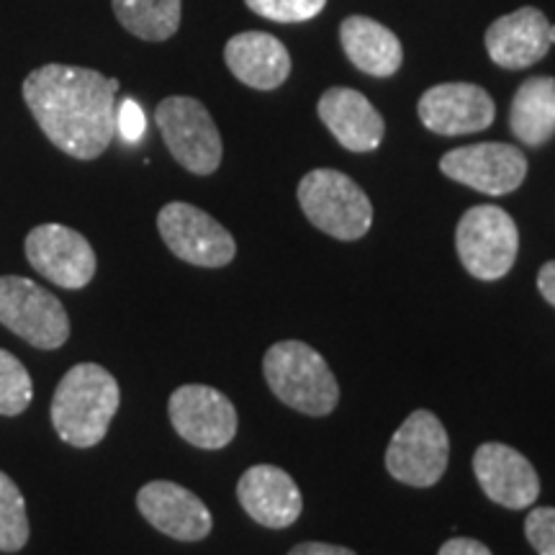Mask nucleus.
Returning <instances> with one entry per match:
<instances>
[{"mask_svg": "<svg viewBox=\"0 0 555 555\" xmlns=\"http://www.w3.org/2000/svg\"><path fill=\"white\" fill-rule=\"evenodd\" d=\"M298 204L319 232L343 242L365 237L373 224V206L365 191L345 172L319 168L298 183Z\"/></svg>", "mask_w": 555, "mask_h": 555, "instance_id": "20e7f679", "label": "nucleus"}, {"mask_svg": "<svg viewBox=\"0 0 555 555\" xmlns=\"http://www.w3.org/2000/svg\"><path fill=\"white\" fill-rule=\"evenodd\" d=\"M538 288L551 307H555V260L545 262L538 273Z\"/></svg>", "mask_w": 555, "mask_h": 555, "instance_id": "c756f323", "label": "nucleus"}, {"mask_svg": "<svg viewBox=\"0 0 555 555\" xmlns=\"http://www.w3.org/2000/svg\"><path fill=\"white\" fill-rule=\"evenodd\" d=\"M339 41H343L347 60L360 73L373 75V78H391L399 73L401 60H404L397 34L367 16L345 18L339 26Z\"/></svg>", "mask_w": 555, "mask_h": 555, "instance_id": "aec40b11", "label": "nucleus"}, {"mask_svg": "<svg viewBox=\"0 0 555 555\" xmlns=\"http://www.w3.org/2000/svg\"><path fill=\"white\" fill-rule=\"evenodd\" d=\"M24 101L54 147L75 159H95L116 137L119 80L88 67L44 65L24 80Z\"/></svg>", "mask_w": 555, "mask_h": 555, "instance_id": "f257e3e1", "label": "nucleus"}, {"mask_svg": "<svg viewBox=\"0 0 555 555\" xmlns=\"http://www.w3.org/2000/svg\"><path fill=\"white\" fill-rule=\"evenodd\" d=\"M450 437L427 409H416L404 420L386 450V468L397 481L427 489L440 481L448 468Z\"/></svg>", "mask_w": 555, "mask_h": 555, "instance_id": "6e6552de", "label": "nucleus"}, {"mask_svg": "<svg viewBox=\"0 0 555 555\" xmlns=\"http://www.w3.org/2000/svg\"><path fill=\"white\" fill-rule=\"evenodd\" d=\"M440 170L486 196H506L525 183L527 157L515 144L481 142L448 152L440 159Z\"/></svg>", "mask_w": 555, "mask_h": 555, "instance_id": "9b49d317", "label": "nucleus"}, {"mask_svg": "<svg viewBox=\"0 0 555 555\" xmlns=\"http://www.w3.org/2000/svg\"><path fill=\"white\" fill-rule=\"evenodd\" d=\"M551 21L543 11L525 5L509 16L496 18L486 31V52L504 69H525L535 65L551 50L547 39Z\"/></svg>", "mask_w": 555, "mask_h": 555, "instance_id": "f3484780", "label": "nucleus"}, {"mask_svg": "<svg viewBox=\"0 0 555 555\" xmlns=\"http://www.w3.org/2000/svg\"><path fill=\"white\" fill-rule=\"evenodd\" d=\"M420 119L429 131L442 137H461L483 131L494 124L496 106L483 88L470 82H442L425 90L420 103Z\"/></svg>", "mask_w": 555, "mask_h": 555, "instance_id": "ddd939ff", "label": "nucleus"}, {"mask_svg": "<svg viewBox=\"0 0 555 555\" xmlns=\"http://www.w3.org/2000/svg\"><path fill=\"white\" fill-rule=\"evenodd\" d=\"M474 474L483 494L506 509H527L540 496V476L519 450L483 442L474 455Z\"/></svg>", "mask_w": 555, "mask_h": 555, "instance_id": "2eb2a0df", "label": "nucleus"}, {"mask_svg": "<svg viewBox=\"0 0 555 555\" xmlns=\"http://www.w3.org/2000/svg\"><path fill=\"white\" fill-rule=\"evenodd\" d=\"M288 555H358L356 551L332 543H298L291 547Z\"/></svg>", "mask_w": 555, "mask_h": 555, "instance_id": "c85d7f7f", "label": "nucleus"}, {"mask_svg": "<svg viewBox=\"0 0 555 555\" xmlns=\"http://www.w3.org/2000/svg\"><path fill=\"white\" fill-rule=\"evenodd\" d=\"M159 237L170 253L198 268H224L237 255V242L198 206L172 201L157 214Z\"/></svg>", "mask_w": 555, "mask_h": 555, "instance_id": "1a4fd4ad", "label": "nucleus"}, {"mask_svg": "<svg viewBox=\"0 0 555 555\" xmlns=\"http://www.w3.org/2000/svg\"><path fill=\"white\" fill-rule=\"evenodd\" d=\"M455 247L463 268L478 281H499L519 253L515 219L499 206H474L455 227Z\"/></svg>", "mask_w": 555, "mask_h": 555, "instance_id": "39448f33", "label": "nucleus"}, {"mask_svg": "<svg viewBox=\"0 0 555 555\" xmlns=\"http://www.w3.org/2000/svg\"><path fill=\"white\" fill-rule=\"evenodd\" d=\"M237 499L242 509L255 522L270 530H286L301 517L304 499L294 478L286 470L260 463L247 468L237 483Z\"/></svg>", "mask_w": 555, "mask_h": 555, "instance_id": "dca6fc26", "label": "nucleus"}, {"mask_svg": "<svg viewBox=\"0 0 555 555\" xmlns=\"http://www.w3.org/2000/svg\"><path fill=\"white\" fill-rule=\"evenodd\" d=\"M168 414L176 433L201 450H221L237 435V409L211 386L189 384L172 391Z\"/></svg>", "mask_w": 555, "mask_h": 555, "instance_id": "9d476101", "label": "nucleus"}, {"mask_svg": "<svg viewBox=\"0 0 555 555\" xmlns=\"http://www.w3.org/2000/svg\"><path fill=\"white\" fill-rule=\"evenodd\" d=\"M247 9L275 24H298L314 18L327 0H245Z\"/></svg>", "mask_w": 555, "mask_h": 555, "instance_id": "393cba45", "label": "nucleus"}, {"mask_svg": "<svg viewBox=\"0 0 555 555\" xmlns=\"http://www.w3.org/2000/svg\"><path fill=\"white\" fill-rule=\"evenodd\" d=\"M29 543V519H26L24 494L13 478L0 470V551L16 553Z\"/></svg>", "mask_w": 555, "mask_h": 555, "instance_id": "5701e85b", "label": "nucleus"}, {"mask_svg": "<svg viewBox=\"0 0 555 555\" xmlns=\"http://www.w3.org/2000/svg\"><path fill=\"white\" fill-rule=\"evenodd\" d=\"M525 535L538 555H555V506H538L525 519Z\"/></svg>", "mask_w": 555, "mask_h": 555, "instance_id": "a878e982", "label": "nucleus"}, {"mask_svg": "<svg viewBox=\"0 0 555 555\" xmlns=\"http://www.w3.org/2000/svg\"><path fill=\"white\" fill-rule=\"evenodd\" d=\"M229 73L255 90L281 88L291 75V54L281 39L266 31H245L227 41Z\"/></svg>", "mask_w": 555, "mask_h": 555, "instance_id": "6ab92c4d", "label": "nucleus"}, {"mask_svg": "<svg viewBox=\"0 0 555 555\" xmlns=\"http://www.w3.org/2000/svg\"><path fill=\"white\" fill-rule=\"evenodd\" d=\"M121 391L103 365L80 363L62 376L52 397V425L62 442L93 448L106 437L119 412Z\"/></svg>", "mask_w": 555, "mask_h": 555, "instance_id": "f03ea898", "label": "nucleus"}, {"mask_svg": "<svg viewBox=\"0 0 555 555\" xmlns=\"http://www.w3.org/2000/svg\"><path fill=\"white\" fill-rule=\"evenodd\" d=\"M509 127L527 147H543L555 137V80H525L512 99Z\"/></svg>", "mask_w": 555, "mask_h": 555, "instance_id": "412c9836", "label": "nucleus"}, {"mask_svg": "<svg viewBox=\"0 0 555 555\" xmlns=\"http://www.w3.org/2000/svg\"><path fill=\"white\" fill-rule=\"evenodd\" d=\"M116 131H121L127 142H139L142 139L144 114L134 101H124L121 108H116Z\"/></svg>", "mask_w": 555, "mask_h": 555, "instance_id": "bb28decb", "label": "nucleus"}, {"mask_svg": "<svg viewBox=\"0 0 555 555\" xmlns=\"http://www.w3.org/2000/svg\"><path fill=\"white\" fill-rule=\"evenodd\" d=\"M437 555H494V553L474 538H453L440 547V553Z\"/></svg>", "mask_w": 555, "mask_h": 555, "instance_id": "cd10ccee", "label": "nucleus"}, {"mask_svg": "<svg viewBox=\"0 0 555 555\" xmlns=\"http://www.w3.org/2000/svg\"><path fill=\"white\" fill-rule=\"evenodd\" d=\"M137 509L155 530L180 543H198L214 527L208 506L185 486L172 481L144 483L137 494Z\"/></svg>", "mask_w": 555, "mask_h": 555, "instance_id": "4468645a", "label": "nucleus"}, {"mask_svg": "<svg viewBox=\"0 0 555 555\" xmlns=\"http://www.w3.org/2000/svg\"><path fill=\"white\" fill-rule=\"evenodd\" d=\"M26 260L47 281L67 291L86 288L95 275V253L75 229L62 224H39L26 237Z\"/></svg>", "mask_w": 555, "mask_h": 555, "instance_id": "f8f14e48", "label": "nucleus"}, {"mask_svg": "<svg viewBox=\"0 0 555 555\" xmlns=\"http://www.w3.org/2000/svg\"><path fill=\"white\" fill-rule=\"evenodd\" d=\"M319 119L350 152L378 150V144L384 142V116L363 93L352 88H330L319 99Z\"/></svg>", "mask_w": 555, "mask_h": 555, "instance_id": "a211bd4d", "label": "nucleus"}, {"mask_svg": "<svg viewBox=\"0 0 555 555\" xmlns=\"http://www.w3.org/2000/svg\"><path fill=\"white\" fill-rule=\"evenodd\" d=\"M547 39H551V44H555V26L551 24V29H547Z\"/></svg>", "mask_w": 555, "mask_h": 555, "instance_id": "7c9ffc66", "label": "nucleus"}, {"mask_svg": "<svg viewBox=\"0 0 555 555\" xmlns=\"http://www.w3.org/2000/svg\"><path fill=\"white\" fill-rule=\"evenodd\" d=\"M170 155L193 176H211L221 165V134L206 106L189 95H170L155 108Z\"/></svg>", "mask_w": 555, "mask_h": 555, "instance_id": "0eeeda50", "label": "nucleus"}, {"mask_svg": "<svg viewBox=\"0 0 555 555\" xmlns=\"http://www.w3.org/2000/svg\"><path fill=\"white\" fill-rule=\"evenodd\" d=\"M34 384L29 371L9 350H0V414L18 416L29 409Z\"/></svg>", "mask_w": 555, "mask_h": 555, "instance_id": "b1692460", "label": "nucleus"}, {"mask_svg": "<svg viewBox=\"0 0 555 555\" xmlns=\"http://www.w3.org/2000/svg\"><path fill=\"white\" fill-rule=\"evenodd\" d=\"M262 373L270 391L283 404L309 416H327L339 401V386L314 347L298 339L275 343L262 358Z\"/></svg>", "mask_w": 555, "mask_h": 555, "instance_id": "7ed1b4c3", "label": "nucleus"}, {"mask_svg": "<svg viewBox=\"0 0 555 555\" xmlns=\"http://www.w3.org/2000/svg\"><path fill=\"white\" fill-rule=\"evenodd\" d=\"M119 24L144 41H165L178 31L183 0H111Z\"/></svg>", "mask_w": 555, "mask_h": 555, "instance_id": "4be33fe9", "label": "nucleus"}, {"mask_svg": "<svg viewBox=\"0 0 555 555\" xmlns=\"http://www.w3.org/2000/svg\"><path fill=\"white\" fill-rule=\"evenodd\" d=\"M0 324L37 350H57L69 337L60 298L21 275H0Z\"/></svg>", "mask_w": 555, "mask_h": 555, "instance_id": "423d86ee", "label": "nucleus"}]
</instances>
